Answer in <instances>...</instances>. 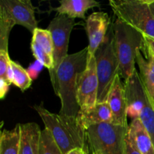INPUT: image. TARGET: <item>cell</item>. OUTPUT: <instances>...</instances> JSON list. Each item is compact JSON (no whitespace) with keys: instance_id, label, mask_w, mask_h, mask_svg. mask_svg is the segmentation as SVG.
Masks as SVG:
<instances>
[{"instance_id":"d6986e66","label":"cell","mask_w":154,"mask_h":154,"mask_svg":"<svg viewBox=\"0 0 154 154\" xmlns=\"http://www.w3.org/2000/svg\"><path fill=\"white\" fill-rule=\"evenodd\" d=\"M20 144V124L11 130L4 129L0 136V154H19Z\"/></svg>"},{"instance_id":"7c38bea8","label":"cell","mask_w":154,"mask_h":154,"mask_svg":"<svg viewBox=\"0 0 154 154\" xmlns=\"http://www.w3.org/2000/svg\"><path fill=\"white\" fill-rule=\"evenodd\" d=\"M31 50L35 60L49 70V74L52 73L54 69V42L50 31L35 29L32 33Z\"/></svg>"},{"instance_id":"7a4b0ae2","label":"cell","mask_w":154,"mask_h":154,"mask_svg":"<svg viewBox=\"0 0 154 154\" xmlns=\"http://www.w3.org/2000/svg\"><path fill=\"white\" fill-rule=\"evenodd\" d=\"M34 109L63 154L75 148L90 150L87 130L81 127L76 117L51 112L45 108L43 102L34 105Z\"/></svg>"},{"instance_id":"ac0fdd59","label":"cell","mask_w":154,"mask_h":154,"mask_svg":"<svg viewBox=\"0 0 154 154\" xmlns=\"http://www.w3.org/2000/svg\"><path fill=\"white\" fill-rule=\"evenodd\" d=\"M136 63L139 69V75L146 90L154 102V57L149 54L136 52Z\"/></svg>"},{"instance_id":"3957f363","label":"cell","mask_w":154,"mask_h":154,"mask_svg":"<svg viewBox=\"0 0 154 154\" xmlns=\"http://www.w3.org/2000/svg\"><path fill=\"white\" fill-rule=\"evenodd\" d=\"M114 46L120 63V77L127 80L135 71L136 52L145 50L144 35L117 18L112 23Z\"/></svg>"},{"instance_id":"484cf974","label":"cell","mask_w":154,"mask_h":154,"mask_svg":"<svg viewBox=\"0 0 154 154\" xmlns=\"http://www.w3.org/2000/svg\"><path fill=\"white\" fill-rule=\"evenodd\" d=\"M43 66V65H42L40 62L37 61V60H36L33 64H32L31 66H29V68L27 69V72L29 74L32 79H34V78H37L38 75L40 73L41 70H42Z\"/></svg>"},{"instance_id":"44dd1931","label":"cell","mask_w":154,"mask_h":154,"mask_svg":"<svg viewBox=\"0 0 154 154\" xmlns=\"http://www.w3.org/2000/svg\"><path fill=\"white\" fill-rule=\"evenodd\" d=\"M10 64L13 72V84L24 92L31 87L32 79L27 69H24L20 64L13 60H11Z\"/></svg>"},{"instance_id":"7402d4cb","label":"cell","mask_w":154,"mask_h":154,"mask_svg":"<svg viewBox=\"0 0 154 154\" xmlns=\"http://www.w3.org/2000/svg\"><path fill=\"white\" fill-rule=\"evenodd\" d=\"M139 119L151 137L154 144V102L149 94L147 102L140 114Z\"/></svg>"},{"instance_id":"277c9868","label":"cell","mask_w":154,"mask_h":154,"mask_svg":"<svg viewBox=\"0 0 154 154\" xmlns=\"http://www.w3.org/2000/svg\"><path fill=\"white\" fill-rule=\"evenodd\" d=\"M96 71L99 79L97 103L106 102L108 95L117 76H120V63L114 46V30L112 26L95 54Z\"/></svg>"},{"instance_id":"4316f807","label":"cell","mask_w":154,"mask_h":154,"mask_svg":"<svg viewBox=\"0 0 154 154\" xmlns=\"http://www.w3.org/2000/svg\"><path fill=\"white\" fill-rule=\"evenodd\" d=\"M11 85L8 81L0 78V98L2 99H4L8 92L9 86Z\"/></svg>"},{"instance_id":"5bb4252c","label":"cell","mask_w":154,"mask_h":154,"mask_svg":"<svg viewBox=\"0 0 154 154\" xmlns=\"http://www.w3.org/2000/svg\"><path fill=\"white\" fill-rule=\"evenodd\" d=\"M126 140L141 154H154L151 137L139 118L133 119L128 127Z\"/></svg>"},{"instance_id":"603a6c76","label":"cell","mask_w":154,"mask_h":154,"mask_svg":"<svg viewBox=\"0 0 154 154\" xmlns=\"http://www.w3.org/2000/svg\"><path fill=\"white\" fill-rule=\"evenodd\" d=\"M38 154H63L50 131L45 128L42 131Z\"/></svg>"},{"instance_id":"9c48e42d","label":"cell","mask_w":154,"mask_h":154,"mask_svg":"<svg viewBox=\"0 0 154 154\" xmlns=\"http://www.w3.org/2000/svg\"><path fill=\"white\" fill-rule=\"evenodd\" d=\"M124 88L128 116L132 120L139 118L143 108L147 102L148 93L136 69L132 75L125 81Z\"/></svg>"},{"instance_id":"8992f818","label":"cell","mask_w":154,"mask_h":154,"mask_svg":"<svg viewBox=\"0 0 154 154\" xmlns=\"http://www.w3.org/2000/svg\"><path fill=\"white\" fill-rule=\"evenodd\" d=\"M109 4L117 18L154 37V17L147 0H110Z\"/></svg>"},{"instance_id":"f1b7e54d","label":"cell","mask_w":154,"mask_h":154,"mask_svg":"<svg viewBox=\"0 0 154 154\" xmlns=\"http://www.w3.org/2000/svg\"><path fill=\"white\" fill-rule=\"evenodd\" d=\"M67 154H89V151L83 148H75L71 150Z\"/></svg>"},{"instance_id":"d4e9b609","label":"cell","mask_w":154,"mask_h":154,"mask_svg":"<svg viewBox=\"0 0 154 154\" xmlns=\"http://www.w3.org/2000/svg\"><path fill=\"white\" fill-rule=\"evenodd\" d=\"M144 41L145 50L143 51V53L144 54H149L154 57V37L144 35Z\"/></svg>"},{"instance_id":"f546056e","label":"cell","mask_w":154,"mask_h":154,"mask_svg":"<svg viewBox=\"0 0 154 154\" xmlns=\"http://www.w3.org/2000/svg\"><path fill=\"white\" fill-rule=\"evenodd\" d=\"M147 3H148L149 6H150V8L151 10L152 14H153L154 17V0H147Z\"/></svg>"},{"instance_id":"6da1fadb","label":"cell","mask_w":154,"mask_h":154,"mask_svg":"<svg viewBox=\"0 0 154 154\" xmlns=\"http://www.w3.org/2000/svg\"><path fill=\"white\" fill-rule=\"evenodd\" d=\"M88 49L84 48L68 56L57 72V92L61 102L60 114L76 117L80 111L77 101V89L81 74L86 69Z\"/></svg>"},{"instance_id":"4fadbf2b","label":"cell","mask_w":154,"mask_h":154,"mask_svg":"<svg viewBox=\"0 0 154 154\" xmlns=\"http://www.w3.org/2000/svg\"><path fill=\"white\" fill-rule=\"evenodd\" d=\"M107 102L109 105L112 115L111 123L123 127H129L124 84L122 82L120 76H117L116 78L108 95Z\"/></svg>"},{"instance_id":"ba28073f","label":"cell","mask_w":154,"mask_h":154,"mask_svg":"<svg viewBox=\"0 0 154 154\" xmlns=\"http://www.w3.org/2000/svg\"><path fill=\"white\" fill-rule=\"evenodd\" d=\"M99 79L95 56L87 57L86 69L81 74L77 89V101L80 109L92 108L97 104Z\"/></svg>"},{"instance_id":"8fae6325","label":"cell","mask_w":154,"mask_h":154,"mask_svg":"<svg viewBox=\"0 0 154 154\" xmlns=\"http://www.w3.org/2000/svg\"><path fill=\"white\" fill-rule=\"evenodd\" d=\"M0 5L4 6L15 25L25 27L32 34L38 28L35 18V8L29 0H1Z\"/></svg>"},{"instance_id":"9a60e30c","label":"cell","mask_w":154,"mask_h":154,"mask_svg":"<svg viewBox=\"0 0 154 154\" xmlns=\"http://www.w3.org/2000/svg\"><path fill=\"white\" fill-rule=\"evenodd\" d=\"M78 123L85 130L101 123H111L112 115L108 102L97 103L87 109H80L76 117Z\"/></svg>"},{"instance_id":"4dcf8cb0","label":"cell","mask_w":154,"mask_h":154,"mask_svg":"<svg viewBox=\"0 0 154 154\" xmlns=\"http://www.w3.org/2000/svg\"><path fill=\"white\" fill-rule=\"evenodd\" d=\"M93 154H99V153H93Z\"/></svg>"},{"instance_id":"52a82bcc","label":"cell","mask_w":154,"mask_h":154,"mask_svg":"<svg viewBox=\"0 0 154 154\" xmlns=\"http://www.w3.org/2000/svg\"><path fill=\"white\" fill-rule=\"evenodd\" d=\"M75 19L63 14H58L48 25L47 29L51 33L54 42V69L50 74L54 93L57 92V72L63 60L69 56L70 35L75 26Z\"/></svg>"},{"instance_id":"83f0119b","label":"cell","mask_w":154,"mask_h":154,"mask_svg":"<svg viewBox=\"0 0 154 154\" xmlns=\"http://www.w3.org/2000/svg\"><path fill=\"white\" fill-rule=\"evenodd\" d=\"M126 154H141L138 151H137L126 140Z\"/></svg>"},{"instance_id":"2e32d148","label":"cell","mask_w":154,"mask_h":154,"mask_svg":"<svg viewBox=\"0 0 154 154\" xmlns=\"http://www.w3.org/2000/svg\"><path fill=\"white\" fill-rule=\"evenodd\" d=\"M42 130L35 123L20 124L19 154H38Z\"/></svg>"},{"instance_id":"e0dca14e","label":"cell","mask_w":154,"mask_h":154,"mask_svg":"<svg viewBox=\"0 0 154 154\" xmlns=\"http://www.w3.org/2000/svg\"><path fill=\"white\" fill-rule=\"evenodd\" d=\"M96 7H100V3L95 0H61L60 5L53 10L59 14L66 15L73 19L84 20L86 19V12Z\"/></svg>"},{"instance_id":"ffe728a7","label":"cell","mask_w":154,"mask_h":154,"mask_svg":"<svg viewBox=\"0 0 154 154\" xmlns=\"http://www.w3.org/2000/svg\"><path fill=\"white\" fill-rule=\"evenodd\" d=\"M15 25L5 8L0 5V51H8V38Z\"/></svg>"},{"instance_id":"cb8c5ba5","label":"cell","mask_w":154,"mask_h":154,"mask_svg":"<svg viewBox=\"0 0 154 154\" xmlns=\"http://www.w3.org/2000/svg\"><path fill=\"white\" fill-rule=\"evenodd\" d=\"M11 59L8 55V51H0V78L7 80V72L10 66Z\"/></svg>"},{"instance_id":"5b68a950","label":"cell","mask_w":154,"mask_h":154,"mask_svg":"<svg viewBox=\"0 0 154 154\" xmlns=\"http://www.w3.org/2000/svg\"><path fill=\"white\" fill-rule=\"evenodd\" d=\"M128 127L111 123H101L87 129L89 148L92 153L126 154Z\"/></svg>"},{"instance_id":"30bf717a","label":"cell","mask_w":154,"mask_h":154,"mask_svg":"<svg viewBox=\"0 0 154 154\" xmlns=\"http://www.w3.org/2000/svg\"><path fill=\"white\" fill-rule=\"evenodd\" d=\"M110 24L109 16L106 12H93L87 18L85 29L89 41L88 57L95 56L106 37Z\"/></svg>"}]
</instances>
